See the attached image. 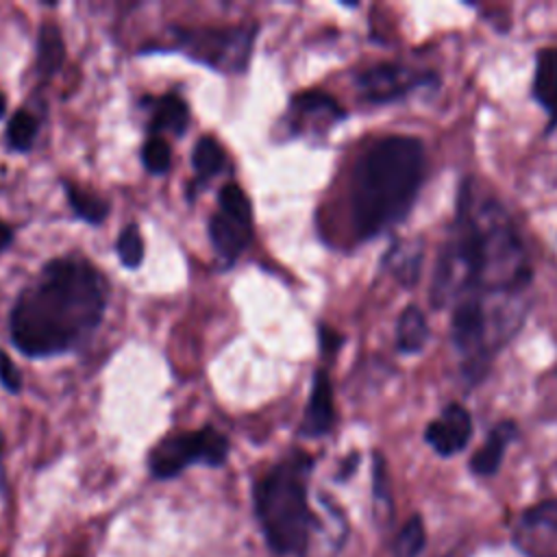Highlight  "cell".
I'll return each instance as SVG.
<instances>
[{
	"instance_id": "26",
	"label": "cell",
	"mask_w": 557,
	"mask_h": 557,
	"mask_svg": "<svg viewBox=\"0 0 557 557\" xmlns=\"http://www.w3.org/2000/svg\"><path fill=\"white\" fill-rule=\"evenodd\" d=\"M0 385L9 394H20L22 392V372L13 363V359L0 348Z\"/></svg>"
},
{
	"instance_id": "2",
	"label": "cell",
	"mask_w": 557,
	"mask_h": 557,
	"mask_svg": "<svg viewBox=\"0 0 557 557\" xmlns=\"http://www.w3.org/2000/svg\"><path fill=\"white\" fill-rule=\"evenodd\" d=\"M109 305L104 274L85 257H54L22 287L9 313V339L28 359L76 350L100 326Z\"/></svg>"
},
{
	"instance_id": "20",
	"label": "cell",
	"mask_w": 557,
	"mask_h": 557,
	"mask_svg": "<svg viewBox=\"0 0 557 557\" xmlns=\"http://www.w3.org/2000/svg\"><path fill=\"white\" fill-rule=\"evenodd\" d=\"M61 187L65 191V200H67L72 213L78 220H83L85 224H91V226H98L107 220V215L111 211V205L107 198L91 194L89 189H85L78 183H72L70 178H63Z\"/></svg>"
},
{
	"instance_id": "8",
	"label": "cell",
	"mask_w": 557,
	"mask_h": 557,
	"mask_svg": "<svg viewBox=\"0 0 557 557\" xmlns=\"http://www.w3.org/2000/svg\"><path fill=\"white\" fill-rule=\"evenodd\" d=\"M252 222V202L244 187L235 181L224 183L218 194V211L207 222V235L222 270L233 268L248 250L255 235Z\"/></svg>"
},
{
	"instance_id": "24",
	"label": "cell",
	"mask_w": 557,
	"mask_h": 557,
	"mask_svg": "<svg viewBox=\"0 0 557 557\" xmlns=\"http://www.w3.org/2000/svg\"><path fill=\"white\" fill-rule=\"evenodd\" d=\"M141 163L152 176L168 174L172 168V146L163 137H146L141 146Z\"/></svg>"
},
{
	"instance_id": "16",
	"label": "cell",
	"mask_w": 557,
	"mask_h": 557,
	"mask_svg": "<svg viewBox=\"0 0 557 557\" xmlns=\"http://www.w3.org/2000/svg\"><path fill=\"white\" fill-rule=\"evenodd\" d=\"M424 263V242L420 237L394 239L381 255L383 274L392 276L403 289H413Z\"/></svg>"
},
{
	"instance_id": "27",
	"label": "cell",
	"mask_w": 557,
	"mask_h": 557,
	"mask_svg": "<svg viewBox=\"0 0 557 557\" xmlns=\"http://www.w3.org/2000/svg\"><path fill=\"white\" fill-rule=\"evenodd\" d=\"M344 342H346V337L339 331H335L333 326H329L324 322L318 324V348H320L322 357H335Z\"/></svg>"
},
{
	"instance_id": "9",
	"label": "cell",
	"mask_w": 557,
	"mask_h": 557,
	"mask_svg": "<svg viewBox=\"0 0 557 557\" xmlns=\"http://www.w3.org/2000/svg\"><path fill=\"white\" fill-rule=\"evenodd\" d=\"M442 83L440 72L431 67H416L400 61H379L352 76L355 91L361 102L385 107L422 89H437Z\"/></svg>"
},
{
	"instance_id": "13",
	"label": "cell",
	"mask_w": 557,
	"mask_h": 557,
	"mask_svg": "<svg viewBox=\"0 0 557 557\" xmlns=\"http://www.w3.org/2000/svg\"><path fill=\"white\" fill-rule=\"evenodd\" d=\"M335 422H337V409H335L331 372L326 366H318L311 376V389H309L307 405L302 409V420L296 433L309 440L326 437L335 429Z\"/></svg>"
},
{
	"instance_id": "10",
	"label": "cell",
	"mask_w": 557,
	"mask_h": 557,
	"mask_svg": "<svg viewBox=\"0 0 557 557\" xmlns=\"http://www.w3.org/2000/svg\"><path fill=\"white\" fill-rule=\"evenodd\" d=\"M348 111L324 89H302L289 98L285 111V131L289 137H326Z\"/></svg>"
},
{
	"instance_id": "21",
	"label": "cell",
	"mask_w": 557,
	"mask_h": 557,
	"mask_svg": "<svg viewBox=\"0 0 557 557\" xmlns=\"http://www.w3.org/2000/svg\"><path fill=\"white\" fill-rule=\"evenodd\" d=\"M65 61V41L54 22H44L37 35V72L44 78L54 76Z\"/></svg>"
},
{
	"instance_id": "1",
	"label": "cell",
	"mask_w": 557,
	"mask_h": 557,
	"mask_svg": "<svg viewBox=\"0 0 557 557\" xmlns=\"http://www.w3.org/2000/svg\"><path fill=\"white\" fill-rule=\"evenodd\" d=\"M533 276L531 255L511 211L474 174H463L431 274V307L444 311L466 296L524 300Z\"/></svg>"
},
{
	"instance_id": "12",
	"label": "cell",
	"mask_w": 557,
	"mask_h": 557,
	"mask_svg": "<svg viewBox=\"0 0 557 557\" xmlns=\"http://www.w3.org/2000/svg\"><path fill=\"white\" fill-rule=\"evenodd\" d=\"M513 542L529 557H557V498L524 509L516 522Z\"/></svg>"
},
{
	"instance_id": "22",
	"label": "cell",
	"mask_w": 557,
	"mask_h": 557,
	"mask_svg": "<svg viewBox=\"0 0 557 557\" xmlns=\"http://www.w3.org/2000/svg\"><path fill=\"white\" fill-rule=\"evenodd\" d=\"M39 126H41V122L30 109L22 107V109L13 111L7 122V131H4L7 148L17 154L30 152L35 146V139L39 135Z\"/></svg>"
},
{
	"instance_id": "4",
	"label": "cell",
	"mask_w": 557,
	"mask_h": 557,
	"mask_svg": "<svg viewBox=\"0 0 557 557\" xmlns=\"http://www.w3.org/2000/svg\"><path fill=\"white\" fill-rule=\"evenodd\" d=\"M315 459L292 450L278 459L252 487L255 516L265 544L276 555H302L309 546L315 516L309 507V476Z\"/></svg>"
},
{
	"instance_id": "14",
	"label": "cell",
	"mask_w": 557,
	"mask_h": 557,
	"mask_svg": "<svg viewBox=\"0 0 557 557\" xmlns=\"http://www.w3.org/2000/svg\"><path fill=\"white\" fill-rule=\"evenodd\" d=\"M531 98L546 113V135L557 128V44L542 46L533 54Z\"/></svg>"
},
{
	"instance_id": "28",
	"label": "cell",
	"mask_w": 557,
	"mask_h": 557,
	"mask_svg": "<svg viewBox=\"0 0 557 557\" xmlns=\"http://www.w3.org/2000/svg\"><path fill=\"white\" fill-rule=\"evenodd\" d=\"M357 466H359V453H350V455L342 461V466H339L337 481H346V479L357 470Z\"/></svg>"
},
{
	"instance_id": "15",
	"label": "cell",
	"mask_w": 557,
	"mask_h": 557,
	"mask_svg": "<svg viewBox=\"0 0 557 557\" xmlns=\"http://www.w3.org/2000/svg\"><path fill=\"white\" fill-rule=\"evenodd\" d=\"M520 437V426L516 420L511 418H503L498 422H494L481 446L472 453L470 461H468V468L474 476H481V479H490L494 476L498 470H500V463L505 459V453L507 448Z\"/></svg>"
},
{
	"instance_id": "19",
	"label": "cell",
	"mask_w": 557,
	"mask_h": 557,
	"mask_svg": "<svg viewBox=\"0 0 557 557\" xmlns=\"http://www.w3.org/2000/svg\"><path fill=\"white\" fill-rule=\"evenodd\" d=\"M431 339V326L424 311L409 302L398 311L394 324V350L403 357L420 355Z\"/></svg>"
},
{
	"instance_id": "17",
	"label": "cell",
	"mask_w": 557,
	"mask_h": 557,
	"mask_svg": "<svg viewBox=\"0 0 557 557\" xmlns=\"http://www.w3.org/2000/svg\"><path fill=\"white\" fill-rule=\"evenodd\" d=\"M150 109L148 115V137H183L189 128V104L176 91L163 96L144 98Z\"/></svg>"
},
{
	"instance_id": "31",
	"label": "cell",
	"mask_w": 557,
	"mask_h": 557,
	"mask_svg": "<svg viewBox=\"0 0 557 557\" xmlns=\"http://www.w3.org/2000/svg\"><path fill=\"white\" fill-rule=\"evenodd\" d=\"M7 115V96L0 91V120H4Z\"/></svg>"
},
{
	"instance_id": "5",
	"label": "cell",
	"mask_w": 557,
	"mask_h": 557,
	"mask_svg": "<svg viewBox=\"0 0 557 557\" xmlns=\"http://www.w3.org/2000/svg\"><path fill=\"white\" fill-rule=\"evenodd\" d=\"M527 307L522 300L459 298L450 307L448 335L463 387L476 389L492 372L496 357L522 331Z\"/></svg>"
},
{
	"instance_id": "7",
	"label": "cell",
	"mask_w": 557,
	"mask_h": 557,
	"mask_svg": "<svg viewBox=\"0 0 557 557\" xmlns=\"http://www.w3.org/2000/svg\"><path fill=\"white\" fill-rule=\"evenodd\" d=\"M231 453L228 437L211 424L181 431L159 440L148 453V470L154 479H174L189 466L220 468Z\"/></svg>"
},
{
	"instance_id": "6",
	"label": "cell",
	"mask_w": 557,
	"mask_h": 557,
	"mask_svg": "<svg viewBox=\"0 0 557 557\" xmlns=\"http://www.w3.org/2000/svg\"><path fill=\"white\" fill-rule=\"evenodd\" d=\"M259 26H172L163 41L141 48L139 54H183L220 74H244L250 65Z\"/></svg>"
},
{
	"instance_id": "23",
	"label": "cell",
	"mask_w": 557,
	"mask_h": 557,
	"mask_svg": "<svg viewBox=\"0 0 557 557\" xmlns=\"http://www.w3.org/2000/svg\"><path fill=\"white\" fill-rule=\"evenodd\" d=\"M115 255H117L120 263L126 270H137L144 263L146 244H144V237H141V231H139L137 222H128L120 231V235L115 239Z\"/></svg>"
},
{
	"instance_id": "29",
	"label": "cell",
	"mask_w": 557,
	"mask_h": 557,
	"mask_svg": "<svg viewBox=\"0 0 557 557\" xmlns=\"http://www.w3.org/2000/svg\"><path fill=\"white\" fill-rule=\"evenodd\" d=\"M13 235H15V233H13V226L0 220V255H2L7 248H11Z\"/></svg>"
},
{
	"instance_id": "18",
	"label": "cell",
	"mask_w": 557,
	"mask_h": 557,
	"mask_svg": "<svg viewBox=\"0 0 557 557\" xmlns=\"http://www.w3.org/2000/svg\"><path fill=\"white\" fill-rule=\"evenodd\" d=\"M191 168H194V178L187 183V191H185L189 202H194L196 194L205 189L209 181L220 176L231 165H228V154L224 146L213 135H202L194 144Z\"/></svg>"
},
{
	"instance_id": "3",
	"label": "cell",
	"mask_w": 557,
	"mask_h": 557,
	"mask_svg": "<svg viewBox=\"0 0 557 557\" xmlns=\"http://www.w3.org/2000/svg\"><path fill=\"white\" fill-rule=\"evenodd\" d=\"M429 174L426 146L418 135L389 133L355 161L348 185L350 228L359 244L379 239L413 211Z\"/></svg>"
},
{
	"instance_id": "11",
	"label": "cell",
	"mask_w": 557,
	"mask_h": 557,
	"mask_svg": "<svg viewBox=\"0 0 557 557\" xmlns=\"http://www.w3.org/2000/svg\"><path fill=\"white\" fill-rule=\"evenodd\" d=\"M474 435V418L470 409L457 400H448L435 418L424 426L422 440L437 457H455L463 453Z\"/></svg>"
},
{
	"instance_id": "30",
	"label": "cell",
	"mask_w": 557,
	"mask_h": 557,
	"mask_svg": "<svg viewBox=\"0 0 557 557\" xmlns=\"http://www.w3.org/2000/svg\"><path fill=\"white\" fill-rule=\"evenodd\" d=\"M7 485V472H4V435L0 431V492Z\"/></svg>"
},
{
	"instance_id": "25",
	"label": "cell",
	"mask_w": 557,
	"mask_h": 557,
	"mask_svg": "<svg viewBox=\"0 0 557 557\" xmlns=\"http://www.w3.org/2000/svg\"><path fill=\"white\" fill-rule=\"evenodd\" d=\"M424 540H426L424 522H422V518L416 513V516H411V518L403 524V529H400V533H398V537H396V544H394L396 557H418L420 550H422V546H424Z\"/></svg>"
}]
</instances>
